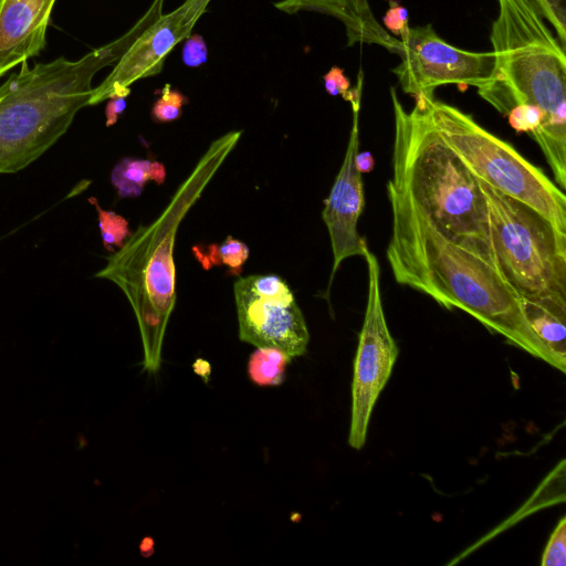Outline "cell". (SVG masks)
I'll return each mask as SVG.
<instances>
[{
  "instance_id": "1",
  "label": "cell",
  "mask_w": 566,
  "mask_h": 566,
  "mask_svg": "<svg viewBox=\"0 0 566 566\" xmlns=\"http://www.w3.org/2000/svg\"><path fill=\"white\" fill-rule=\"evenodd\" d=\"M392 229L386 255L395 280L447 310L459 308L512 345L555 367L526 322L520 297L495 268L453 242L405 196L387 186Z\"/></svg>"
},
{
  "instance_id": "2",
  "label": "cell",
  "mask_w": 566,
  "mask_h": 566,
  "mask_svg": "<svg viewBox=\"0 0 566 566\" xmlns=\"http://www.w3.org/2000/svg\"><path fill=\"white\" fill-rule=\"evenodd\" d=\"M491 43L495 67L479 95L504 116L516 105L544 113L531 135L541 147L554 179L566 187V55L532 0H497Z\"/></svg>"
},
{
  "instance_id": "3",
  "label": "cell",
  "mask_w": 566,
  "mask_h": 566,
  "mask_svg": "<svg viewBox=\"0 0 566 566\" xmlns=\"http://www.w3.org/2000/svg\"><path fill=\"white\" fill-rule=\"evenodd\" d=\"M241 134V130H231L214 139L163 212L132 232L95 274L117 285L133 308L148 373L159 369L166 327L176 304L174 247L177 230L234 149Z\"/></svg>"
},
{
  "instance_id": "4",
  "label": "cell",
  "mask_w": 566,
  "mask_h": 566,
  "mask_svg": "<svg viewBox=\"0 0 566 566\" xmlns=\"http://www.w3.org/2000/svg\"><path fill=\"white\" fill-rule=\"evenodd\" d=\"M390 94L395 137L387 186L453 242L491 263L486 201L479 180L441 138L422 105L416 103L407 112L395 88Z\"/></svg>"
},
{
  "instance_id": "5",
  "label": "cell",
  "mask_w": 566,
  "mask_h": 566,
  "mask_svg": "<svg viewBox=\"0 0 566 566\" xmlns=\"http://www.w3.org/2000/svg\"><path fill=\"white\" fill-rule=\"evenodd\" d=\"M142 30L139 23L80 60L61 56L31 69L24 62L10 75L0 86V175L25 168L64 135L88 105L94 75L118 60Z\"/></svg>"
},
{
  "instance_id": "6",
  "label": "cell",
  "mask_w": 566,
  "mask_h": 566,
  "mask_svg": "<svg viewBox=\"0 0 566 566\" xmlns=\"http://www.w3.org/2000/svg\"><path fill=\"white\" fill-rule=\"evenodd\" d=\"M415 99L479 181L526 203L566 233V196L541 168L459 108L433 97Z\"/></svg>"
},
{
  "instance_id": "7",
  "label": "cell",
  "mask_w": 566,
  "mask_h": 566,
  "mask_svg": "<svg viewBox=\"0 0 566 566\" xmlns=\"http://www.w3.org/2000/svg\"><path fill=\"white\" fill-rule=\"evenodd\" d=\"M491 263L518 297L566 295V233L526 203L479 181Z\"/></svg>"
},
{
  "instance_id": "8",
  "label": "cell",
  "mask_w": 566,
  "mask_h": 566,
  "mask_svg": "<svg viewBox=\"0 0 566 566\" xmlns=\"http://www.w3.org/2000/svg\"><path fill=\"white\" fill-rule=\"evenodd\" d=\"M401 63L392 72L402 91L418 97H433L444 84L484 87L492 78L495 57L490 52L458 49L441 39L430 24L409 28L395 42Z\"/></svg>"
},
{
  "instance_id": "9",
  "label": "cell",
  "mask_w": 566,
  "mask_h": 566,
  "mask_svg": "<svg viewBox=\"0 0 566 566\" xmlns=\"http://www.w3.org/2000/svg\"><path fill=\"white\" fill-rule=\"evenodd\" d=\"M367 263L368 293L366 311L352 382V417L348 443L364 447L375 402L388 381L399 349L389 332L380 292V266L366 244L363 255Z\"/></svg>"
},
{
  "instance_id": "10",
  "label": "cell",
  "mask_w": 566,
  "mask_h": 566,
  "mask_svg": "<svg viewBox=\"0 0 566 566\" xmlns=\"http://www.w3.org/2000/svg\"><path fill=\"white\" fill-rule=\"evenodd\" d=\"M242 342L277 348L289 356L305 354L310 333L289 284L275 274L239 277L233 284Z\"/></svg>"
},
{
  "instance_id": "11",
  "label": "cell",
  "mask_w": 566,
  "mask_h": 566,
  "mask_svg": "<svg viewBox=\"0 0 566 566\" xmlns=\"http://www.w3.org/2000/svg\"><path fill=\"white\" fill-rule=\"evenodd\" d=\"M210 0H186L172 12L158 17L144 28L124 51L108 76L93 88L88 105L113 95H129L128 86L137 80L158 74L168 53L186 38L206 11Z\"/></svg>"
},
{
  "instance_id": "12",
  "label": "cell",
  "mask_w": 566,
  "mask_h": 566,
  "mask_svg": "<svg viewBox=\"0 0 566 566\" xmlns=\"http://www.w3.org/2000/svg\"><path fill=\"white\" fill-rule=\"evenodd\" d=\"M360 104H352L353 125L342 167L324 200L322 219L327 228L333 252V266L327 296L340 263L355 255H363L366 243L357 231L358 219L364 210L365 197L361 174L356 169L355 155L359 151L358 111Z\"/></svg>"
},
{
  "instance_id": "13",
  "label": "cell",
  "mask_w": 566,
  "mask_h": 566,
  "mask_svg": "<svg viewBox=\"0 0 566 566\" xmlns=\"http://www.w3.org/2000/svg\"><path fill=\"white\" fill-rule=\"evenodd\" d=\"M56 0H0V77L38 55Z\"/></svg>"
},
{
  "instance_id": "14",
  "label": "cell",
  "mask_w": 566,
  "mask_h": 566,
  "mask_svg": "<svg viewBox=\"0 0 566 566\" xmlns=\"http://www.w3.org/2000/svg\"><path fill=\"white\" fill-rule=\"evenodd\" d=\"M522 313L547 350L555 368L566 371V295L545 293L520 297Z\"/></svg>"
},
{
  "instance_id": "15",
  "label": "cell",
  "mask_w": 566,
  "mask_h": 566,
  "mask_svg": "<svg viewBox=\"0 0 566 566\" xmlns=\"http://www.w3.org/2000/svg\"><path fill=\"white\" fill-rule=\"evenodd\" d=\"M166 174L159 161L124 157L112 169L111 182L120 198H137L148 181L163 185Z\"/></svg>"
},
{
  "instance_id": "16",
  "label": "cell",
  "mask_w": 566,
  "mask_h": 566,
  "mask_svg": "<svg viewBox=\"0 0 566 566\" xmlns=\"http://www.w3.org/2000/svg\"><path fill=\"white\" fill-rule=\"evenodd\" d=\"M291 359L277 348L256 347L249 358L248 375L259 386L281 385Z\"/></svg>"
},
{
  "instance_id": "17",
  "label": "cell",
  "mask_w": 566,
  "mask_h": 566,
  "mask_svg": "<svg viewBox=\"0 0 566 566\" xmlns=\"http://www.w3.org/2000/svg\"><path fill=\"white\" fill-rule=\"evenodd\" d=\"M192 251L206 270L213 265H227L234 274L241 273L242 266L250 254L249 247L231 235L227 237L220 244L196 245Z\"/></svg>"
},
{
  "instance_id": "18",
  "label": "cell",
  "mask_w": 566,
  "mask_h": 566,
  "mask_svg": "<svg viewBox=\"0 0 566 566\" xmlns=\"http://www.w3.org/2000/svg\"><path fill=\"white\" fill-rule=\"evenodd\" d=\"M88 201L94 205L97 211L98 228L104 248L114 253L115 248H120L130 235L128 221L120 214L101 208L96 198L91 197Z\"/></svg>"
},
{
  "instance_id": "19",
  "label": "cell",
  "mask_w": 566,
  "mask_h": 566,
  "mask_svg": "<svg viewBox=\"0 0 566 566\" xmlns=\"http://www.w3.org/2000/svg\"><path fill=\"white\" fill-rule=\"evenodd\" d=\"M188 98L179 91L172 90L166 84L161 90L160 97L155 102L151 108V117L157 123H168L176 120L182 113V106Z\"/></svg>"
},
{
  "instance_id": "20",
  "label": "cell",
  "mask_w": 566,
  "mask_h": 566,
  "mask_svg": "<svg viewBox=\"0 0 566 566\" xmlns=\"http://www.w3.org/2000/svg\"><path fill=\"white\" fill-rule=\"evenodd\" d=\"M507 118L511 127L517 133H536L544 122V113L535 105L520 104L514 106Z\"/></svg>"
},
{
  "instance_id": "21",
  "label": "cell",
  "mask_w": 566,
  "mask_h": 566,
  "mask_svg": "<svg viewBox=\"0 0 566 566\" xmlns=\"http://www.w3.org/2000/svg\"><path fill=\"white\" fill-rule=\"evenodd\" d=\"M544 19L548 20L562 46L566 44V0H532Z\"/></svg>"
},
{
  "instance_id": "22",
  "label": "cell",
  "mask_w": 566,
  "mask_h": 566,
  "mask_svg": "<svg viewBox=\"0 0 566 566\" xmlns=\"http://www.w3.org/2000/svg\"><path fill=\"white\" fill-rule=\"evenodd\" d=\"M541 564L542 566H564L566 564V517H562L549 536Z\"/></svg>"
},
{
  "instance_id": "23",
  "label": "cell",
  "mask_w": 566,
  "mask_h": 566,
  "mask_svg": "<svg viewBox=\"0 0 566 566\" xmlns=\"http://www.w3.org/2000/svg\"><path fill=\"white\" fill-rule=\"evenodd\" d=\"M326 92L332 96L342 95L350 104L360 103V85L350 90L349 80L338 66H333L324 76Z\"/></svg>"
},
{
  "instance_id": "24",
  "label": "cell",
  "mask_w": 566,
  "mask_h": 566,
  "mask_svg": "<svg viewBox=\"0 0 566 566\" xmlns=\"http://www.w3.org/2000/svg\"><path fill=\"white\" fill-rule=\"evenodd\" d=\"M382 22L385 27L394 34L399 38L405 35L409 30V13L407 8L401 6L399 2L391 0L389 1L388 10L386 11Z\"/></svg>"
},
{
  "instance_id": "25",
  "label": "cell",
  "mask_w": 566,
  "mask_h": 566,
  "mask_svg": "<svg viewBox=\"0 0 566 566\" xmlns=\"http://www.w3.org/2000/svg\"><path fill=\"white\" fill-rule=\"evenodd\" d=\"M208 60V49L200 34L189 36L182 48V62L189 67H199Z\"/></svg>"
},
{
  "instance_id": "26",
  "label": "cell",
  "mask_w": 566,
  "mask_h": 566,
  "mask_svg": "<svg viewBox=\"0 0 566 566\" xmlns=\"http://www.w3.org/2000/svg\"><path fill=\"white\" fill-rule=\"evenodd\" d=\"M128 95H113L108 98V103L105 108L106 126L111 127L118 120L126 109V98Z\"/></svg>"
},
{
  "instance_id": "27",
  "label": "cell",
  "mask_w": 566,
  "mask_h": 566,
  "mask_svg": "<svg viewBox=\"0 0 566 566\" xmlns=\"http://www.w3.org/2000/svg\"><path fill=\"white\" fill-rule=\"evenodd\" d=\"M356 169L363 175L370 172L375 166V159L369 151L357 153L355 155Z\"/></svg>"
}]
</instances>
